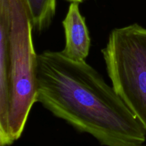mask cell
I'll return each mask as SVG.
<instances>
[{
	"label": "cell",
	"mask_w": 146,
	"mask_h": 146,
	"mask_svg": "<svg viewBox=\"0 0 146 146\" xmlns=\"http://www.w3.org/2000/svg\"><path fill=\"white\" fill-rule=\"evenodd\" d=\"M37 102L105 146H139L146 132L113 86L86 61L61 51L38 55Z\"/></svg>",
	"instance_id": "6da1fadb"
},
{
	"label": "cell",
	"mask_w": 146,
	"mask_h": 146,
	"mask_svg": "<svg viewBox=\"0 0 146 146\" xmlns=\"http://www.w3.org/2000/svg\"><path fill=\"white\" fill-rule=\"evenodd\" d=\"M33 29L26 0H0V146L21 137L37 102Z\"/></svg>",
	"instance_id": "7a4b0ae2"
},
{
	"label": "cell",
	"mask_w": 146,
	"mask_h": 146,
	"mask_svg": "<svg viewBox=\"0 0 146 146\" xmlns=\"http://www.w3.org/2000/svg\"><path fill=\"white\" fill-rule=\"evenodd\" d=\"M102 54L112 86L146 132V29H114Z\"/></svg>",
	"instance_id": "3957f363"
},
{
	"label": "cell",
	"mask_w": 146,
	"mask_h": 146,
	"mask_svg": "<svg viewBox=\"0 0 146 146\" xmlns=\"http://www.w3.org/2000/svg\"><path fill=\"white\" fill-rule=\"evenodd\" d=\"M62 24L66 38L62 54L74 61H86L91 47V37L78 3H71Z\"/></svg>",
	"instance_id": "277c9868"
},
{
	"label": "cell",
	"mask_w": 146,
	"mask_h": 146,
	"mask_svg": "<svg viewBox=\"0 0 146 146\" xmlns=\"http://www.w3.org/2000/svg\"><path fill=\"white\" fill-rule=\"evenodd\" d=\"M33 28L41 32L49 27L54 17L56 0H26Z\"/></svg>",
	"instance_id": "5b68a950"
},
{
	"label": "cell",
	"mask_w": 146,
	"mask_h": 146,
	"mask_svg": "<svg viewBox=\"0 0 146 146\" xmlns=\"http://www.w3.org/2000/svg\"><path fill=\"white\" fill-rule=\"evenodd\" d=\"M66 1H71V3L72 2H76V3H81L82 2V1H84V0H66Z\"/></svg>",
	"instance_id": "8992f818"
},
{
	"label": "cell",
	"mask_w": 146,
	"mask_h": 146,
	"mask_svg": "<svg viewBox=\"0 0 146 146\" xmlns=\"http://www.w3.org/2000/svg\"><path fill=\"white\" fill-rule=\"evenodd\" d=\"M139 146H143V145H139Z\"/></svg>",
	"instance_id": "52a82bcc"
}]
</instances>
